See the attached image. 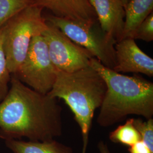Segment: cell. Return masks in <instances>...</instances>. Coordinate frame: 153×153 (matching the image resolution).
<instances>
[{
    "label": "cell",
    "instance_id": "cell-13",
    "mask_svg": "<svg viewBox=\"0 0 153 153\" xmlns=\"http://www.w3.org/2000/svg\"><path fill=\"white\" fill-rule=\"evenodd\" d=\"M109 140L112 142L131 146L141 140V136L133 124V119H128L124 124L119 126L109 133Z\"/></svg>",
    "mask_w": 153,
    "mask_h": 153
},
{
    "label": "cell",
    "instance_id": "cell-18",
    "mask_svg": "<svg viewBox=\"0 0 153 153\" xmlns=\"http://www.w3.org/2000/svg\"><path fill=\"white\" fill-rule=\"evenodd\" d=\"M130 153H153L148 146L142 141H139L128 149Z\"/></svg>",
    "mask_w": 153,
    "mask_h": 153
},
{
    "label": "cell",
    "instance_id": "cell-19",
    "mask_svg": "<svg viewBox=\"0 0 153 153\" xmlns=\"http://www.w3.org/2000/svg\"><path fill=\"white\" fill-rule=\"evenodd\" d=\"M98 148L100 153H111L107 143L103 141H100L99 142Z\"/></svg>",
    "mask_w": 153,
    "mask_h": 153
},
{
    "label": "cell",
    "instance_id": "cell-17",
    "mask_svg": "<svg viewBox=\"0 0 153 153\" xmlns=\"http://www.w3.org/2000/svg\"><path fill=\"white\" fill-rule=\"evenodd\" d=\"M132 38L146 42L153 40V12L149 15L134 31Z\"/></svg>",
    "mask_w": 153,
    "mask_h": 153
},
{
    "label": "cell",
    "instance_id": "cell-2",
    "mask_svg": "<svg viewBox=\"0 0 153 153\" xmlns=\"http://www.w3.org/2000/svg\"><path fill=\"white\" fill-rule=\"evenodd\" d=\"M90 66L106 83L107 90L100 107L97 123L108 127L125 120L129 115L149 119L153 116V83L137 76H128L102 65L93 57Z\"/></svg>",
    "mask_w": 153,
    "mask_h": 153
},
{
    "label": "cell",
    "instance_id": "cell-5",
    "mask_svg": "<svg viewBox=\"0 0 153 153\" xmlns=\"http://www.w3.org/2000/svg\"><path fill=\"white\" fill-rule=\"evenodd\" d=\"M44 17L46 22L59 28L71 41L86 49L102 65L111 69L114 68L116 42L103 31L98 21H75L53 15Z\"/></svg>",
    "mask_w": 153,
    "mask_h": 153
},
{
    "label": "cell",
    "instance_id": "cell-16",
    "mask_svg": "<svg viewBox=\"0 0 153 153\" xmlns=\"http://www.w3.org/2000/svg\"><path fill=\"white\" fill-rule=\"evenodd\" d=\"M133 124L138 131L141 140L153 152V118L147 119V121L140 118L133 119Z\"/></svg>",
    "mask_w": 153,
    "mask_h": 153
},
{
    "label": "cell",
    "instance_id": "cell-6",
    "mask_svg": "<svg viewBox=\"0 0 153 153\" xmlns=\"http://www.w3.org/2000/svg\"><path fill=\"white\" fill-rule=\"evenodd\" d=\"M56 71L44 38L39 35L33 38L25 60L11 75L33 90L47 94L55 84Z\"/></svg>",
    "mask_w": 153,
    "mask_h": 153
},
{
    "label": "cell",
    "instance_id": "cell-14",
    "mask_svg": "<svg viewBox=\"0 0 153 153\" xmlns=\"http://www.w3.org/2000/svg\"><path fill=\"white\" fill-rule=\"evenodd\" d=\"M33 4V0H0V29L12 17Z\"/></svg>",
    "mask_w": 153,
    "mask_h": 153
},
{
    "label": "cell",
    "instance_id": "cell-7",
    "mask_svg": "<svg viewBox=\"0 0 153 153\" xmlns=\"http://www.w3.org/2000/svg\"><path fill=\"white\" fill-rule=\"evenodd\" d=\"M42 33L47 45L51 60L58 71L71 73L90 65L93 56L77 45L60 30L47 22Z\"/></svg>",
    "mask_w": 153,
    "mask_h": 153
},
{
    "label": "cell",
    "instance_id": "cell-3",
    "mask_svg": "<svg viewBox=\"0 0 153 153\" xmlns=\"http://www.w3.org/2000/svg\"><path fill=\"white\" fill-rule=\"evenodd\" d=\"M106 90L103 78L90 65L71 73L56 71L55 84L48 94L64 100L71 109L81 131L82 153L86 152L94 112L102 104Z\"/></svg>",
    "mask_w": 153,
    "mask_h": 153
},
{
    "label": "cell",
    "instance_id": "cell-10",
    "mask_svg": "<svg viewBox=\"0 0 153 153\" xmlns=\"http://www.w3.org/2000/svg\"><path fill=\"white\" fill-rule=\"evenodd\" d=\"M33 4L49 10L52 15L64 19L80 21H98L88 0H33Z\"/></svg>",
    "mask_w": 153,
    "mask_h": 153
},
{
    "label": "cell",
    "instance_id": "cell-15",
    "mask_svg": "<svg viewBox=\"0 0 153 153\" xmlns=\"http://www.w3.org/2000/svg\"><path fill=\"white\" fill-rule=\"evenodd\" d=\"M11 77L3 47L2 31L0 29V102L5 98L8 93Z\"/></svg>",
    "mask_w": 153,
    "mask_h": 153
},
{
    "label": "cell",
    "instance_id": "cell-12",
    "mask_svg": "<svg viewBox=\"0 0 153 153\" xmlns=\"http://www.w3.org/2000/svg\"><path fill=\"white\" fill-rule=\"evenodd\" d=\"M125 25L123 39L132 38L134 31L153 10V0H130L124 6Z\"/></svg>",
    "mask_w": 153,
    "mask_h": 153
},
{
    "label": "cell",
    "instance_id": "cell-1",
    "mask_svg": "<svg viewBox=\"0 0 153 153\" xmlns=\"http://www.w3.org/2000/svg\"><path fill=\"white\" fill-rule=\"evenodd\" d=\"M58 99L38 93L11 75L10 88L0 102V139L47 141L62 132Z\"/></svg>",
    "mask_w": 153,
    "mask_h": 153
},
{
    "label": "cell",
    "instance_id": "cell-4",
    "mask_svg": "<svg viewBox=\"0 0 153 153\" xmlns=\"http://www.w3.org/2000/svg\"><path fill=\"white\" fill-rule=\"evenodd\" d=\"M43 9L31 5L12 17L1 28L7 67L14 74L25 60L33 38L42 35L47 23Z\"/></svg>",
    "mask_w": 153,
    "mask_h": 153
},
{
    "label": "cell",
    "instance_id": "cell-8",
    "mask_svg": "<svg viewBox=\"0 0 153 153\" xmlns=\"http://www.w3.org/2000/svg\"><path fill=\"white\" fill-rule=\"evenodd\" d=\"M116 65L112 69L117 73H142L153 76V59L144 53L131 38L123 39L115 46Z\"/></svg>",
    "mask_w": 153,
    "mask_h": 153
},
{
    "label": "cell",
    "instance_id": "cell-11",
    "mask_svg": "<svg viewBox=\"0 0 153 153\" xmlns=\"http://www.w3.org/2000/svg\"><path fill=\"white\" fill-rule=\"evenodd\" d=\"M6 146L13 153H73L71 148L55 140L47 141H25L7 140Z\"/></svg>",
    "mask_w": 153,
    "mask_h": 153
},
{
    "label": "cell",
    "instance_id": "cell-9",
    "mask_svg": "<svg viewBox=\"0 0 153 153\" xmlns=\"http://www.w3.org/2000/svg\"><path fill=\"white\" fill-rule=\"evenodd\" d=\"M100 28L116 43L122 39L126 12L121 0H88Z\"/></svg>",
    "mask_w": 153,
    "mask_h": 153
},
{
    "label": "cell",
    "instance_id": "cell-20",
    "mask_svg": "<svg viewBox=\"0 0 153 153\" xmlns=\"http://www.w3.org/2000/svg\"><path fill=\"white\" fill-rule=\"evenodd\" d=\"M122 1V2H123V4H124V6L128 3V2L130 1V0H121Z\"/></svg>",
    "mask_w": 153,
    "mask_h": 153
}]
</instances>
